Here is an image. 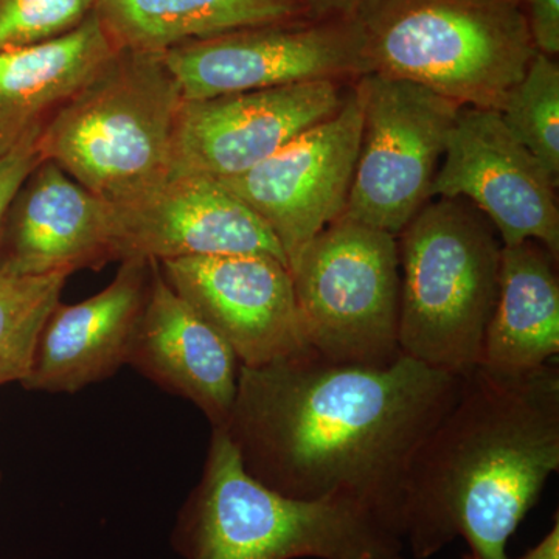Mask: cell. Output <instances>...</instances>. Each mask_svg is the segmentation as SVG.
Segmentation results:
<instances>
[{
  "label": "cell",
  "instance_id": "277c9868",
  "mask_svg": "<svg viewBox=\"0 0 559 559\" xmlns=\"http://www.w3.org/2000/svg\"><path fill=\"white\" fill-rule=\"evenodd\" d=\"M183 102L162 53L117 50L47 121L40 154L120 204L173 175Z\"/></svg>",
  "mask_w": 559,
  "mask_h": 559
},
{
  "label": "cell",
  "instance_id": "4fadbf2b",
  "mask_svg": "<svg viewBox=\"0 0 559 559\" xmlns=\"http://www.w3.org/2000/svg\"><path fill=\"white\" fill-rule=\"evenodd\" d=\"M112 260L267 255L288 266L270 227L218 179L171 175L131 200L112 204Z\"/></svg>",
  "mask_w": 559,
  "mask_h": 559
},
{
  "label": "cell",
  "instance_id": "44dd1931",
  "mask_svg": "<svg viewBox=\"0 0 559 559\" xmlns=\"http://www.w3.org/2000/svg\"><path fill=\"white\" fill-rule=\"evenodd\" d=\"M518 142L535 156L558 183L559 66L557 58L535 55L524 76L509 91L499 109Z\"/></svg>",
  "mask_w": 559,
  "mask_h": 559
},
{
  "label": "cell",
  "instance_id": "9a60e30c",
  "mask_svg": "<svg viewBox=\"0 0 559 559\" xmlns=\"http://www.w3.org/2000/svg\"><path fill=\"white\" fill-rule=\"evenodd\" d=\"M114 209L55 162L17 190L0 230V272L20 277L102 270L112 263Z\"/></svg>",
  "mask_w": 559,
  "mask_h": 559
},
{
  "label": "cell",
  "instance_id": "d6986e66",
  "mask_svg": "<svg viewBox=\"0 0 559 559\" xmlns=\"http://www.w3.org/2000/svg\"><path fill=\"white\" fill-rule=\"evenodd\" d=\"M558 260L538 241L502 246L499 290L479 366L532 370L559 353Z\"/></svg>",
  "mask_w": 559,
  "mask_h": 559
},
{
  "label": "cell",
  "instance_id": "4316f807",
  "mask_svg": "<svg viewBox=\"0 0 559 559\" xmlns=\"http://www.w3.org/2000/svg\"><path fill=\"white\" fill-rule=\"evenodd\" d=\"M520 559H559V522L558 514L555 516L554 528L544 536L539 544L530 549Z\"/></svg>",
  "mask_w": 559,
  "mask_h": 559
},
{
  "label": "cell",
  "instance_id": "9c48e42d",
  "mask_svg": "<svg viewBox=\"0 0 559 559\" xmlns=\"http://www.w3.org/2000/svg\"><path fill=\"white\" fill-rule=\"evenodd\" d=\"M162 57L187 102L314 81L352 84L371 73L358 17L240 28L187 40Z\"/></svg>",
  "mask_w": 559,
  "mask_h": 559
},
{
  "label": "cell",
  "instance_id": "6da1fadb",
  "mask_svg": "<svg viewBox=\"0 0 559 559\" xmlns=\"http://www.w3.org/2000/svg\"><path fill=\"white\" fill-rule=\"evenodd\" d=\"M463 374L401 355L382 367L312 352L240 367L223 426L253 479L294 499H342L404 540L412 460L457 399Z\"/></svg>",
  "mask_w": 559,
  "mask_h": 559
},
{
  "label": "cell",
  "instance_id": "ba28073f",
  "mask_svg": "<svg viewBox=\"0 0 559 559\" xmlns=\"http://www.w3.org/2000/svg\"><path fill=\"white\" fill-rule=\"evenodd\" d=\"M362 132L355 176L342 218L399 237L430 201L462 105L381 73L355 81Z\"/></svg>",
  "mask_w": 559,
  "mask_h": 559
},
{
  "label": "cell",
  "instance_id": "cb8c5ba5",
  "mask_svg": "<svg viewBox=\"0 0 559 559\" xmlns=\"http://www.w3.org/2000/svg\"><path fill=\"white\" fill-rule=\"evenodd\" d=\"M40 131L43 130L33 132L22 140L16 148L0 157V230L17 190L21 189L33 168L43 160L39 148Z\"/></svg>",
  "mask_w": 559,
  "mask_h": 559
},
{
  "label": "cell",
  "instance_id": "52a82bcc",
  "mask_svg": "<svg viewBox=\"0 0 559 559\" xmlns=\"http://www.w3.org/2000/svg\"><path fill=\"white\" fill-rule=\"evenodd\" d=\"M305 342L352 366L395 362L400 349L399 238L337 219L289 261Z\"/></svg>",
  "mask_w": 559,
  "mask_h": 559
},
{
  "label": "cell",
  "instance_id": "8fae6325",
  "mask_svg": "<svg viewBox=\"0 0 559 559\" xmlns=\"http://www.w3.org/2000/svg\"><path fill=\"white\" fill-rule=\"evenodd\" d=\"M557 186L499 110L462 106L430 200L463 198L487 216L502 246L538 241L558 260Z\"/></svg>",
  "mask_w": 559,
  "mask_h": 559
},
{
  "label": "cell",
  "instance_id": "83f0119b",
  "mask_svg": "<svg viewBox=\"0 0 559 559\" xmlns=\"http://www.w3.org/2000/svg\"><path fill=\"white\" fill-rule=\"evenodd\" d=\"M463 559H479V558H476V557H473V555H463Z\"/></svg>",
  "mask_w": 559,
  "mask_h": 559
},
{
  "label": "cell",
  "instance_id": "603a6c76",
  "mask_svg": "<svg viewBox=\"0 0 559 559\" xmlns=\"http://www.w3.org/2000/svg\"><path fill=\"white\" fill-rule=\"evenodd\" d=\"M97 0H0V50L61 38L90 20Z\"/></svg>",
  "mask_w": 559,
  "mask_h": 559
},
{
  "label": "cell",
  "instance_id": "7c38bea8",
  "mask_svg": "<svg viewBox=\"0 0 559 559\" xmlns=\"http://www.w3.org/2000/svg\"><path fill=\"white\" fill-rule=\"evenodd\" d=\"M353 83L314 81L183 102L173 175L229 179L270 159L347 100Z\"/></svg>",
  "mask_w": 559,
  "mask_h": 559
},
{
  "label": "cell",
  "instance_id": "7a4b0ae2",
  "mask_svg": "<svg viewBox=\"0 0 559 559\" xmlns=\"http://www.w3.org/2000/svg\"><path fill=\"white\" fill-rule=\"evenodd\" d=\"M559 471V367L463 374L457 399L412 460L404 544L429 559L457 538L479 559L507 546Z\"/></svg>",
  "mask_w": 559,
  "mask_h": 559
},
{
  "label": "cell",
  "instance_id": "e0dca14e",
  "mask_svg": "<svg viewBox=\"0 0 559 559\" xmlns=\"http://www.w3.org/2000/svg\"><path fill=\"white\" fill-rule=\"evenodd\" d=\"M127 366L173 395L190 401L212 428H223L237 396L240 360L151 261L145 305Z\"/></svg>",
  "mask_w": 559,
  "mask_h": 559
},
{
  "label": "cell",
  "instance_id": "7402d4cb",
  "mask_svg": "<svg viewBox=\"0 0 559 559\" xmlns=\"http://www.w3.org/2000/svg\"><path fill=\"white\" fill-rule=\"evenodd\" d=\"M69 275L38 277L0 272V388L21 382L31 370L44 320L61 300Z\"/></svg>",
  "mask_w": 559,
  "mask_h": 559
},
{
  "label": "cell",
  "instance_id": "d4e9b609",
  "mask_svg": "<svg viewBox=\"0 0 559 559\" xmlns=\"http://www.w3.org/2000/svg\"><path fill=\"white\" fill-rule=\"evenodd\" d=\"M520 5L536 50L547 57L559 53V0H514Z\"/></svg>",
  "mask_w": 559,
  "mask_h": 559
},
{
  "label": "cell",
  "instance_id": "3957f363",
  "mask_svg": "<svg viewBox=\"0 0 559 559\" xmlns=\"http://www.w3.org/2000/svg\"><path fill=\"white\" fill-rule=\"evenodd\" d=\"M173 530L186 559H406L404 540L342 499L304 500L253 479L223 429Z\"/></svg>",
  "mask_w": 559,
  "mask_h": 559
},
{
  "label": "cell",
  "instance_id": "5b68a950",
  "mask_svg": "<svg viewBox=\"0 0 559 559\" xmlns=\"http://www.w3.org/2000/svg\"><path fill=\"white\" fill-rule=\"evenodd\" d=\"M400 349L432 369L480 364L499 290L502 242L463 198H432L399 235Z\"/></svg>",
  "mask_w": 559,
  "mask_h": 559
},
{
  "label": "cell",
  "instance_id": "ffe728a7",
  "mask_svg": "<svg viewBox=\"0 0 559 559\" xmlns=\"http://www.w3.org/2000/svg\"><path fill=\"white\" fill-rule=\"evenodd\" d=\"M117 50L164 51L221 33L314 20L305 0H97Z\"/></svg>",
  "mask_w": 559,
  "mask_h": 559
},
{
  "label": "cell",
  "instance_id": "8992f818",
  "mask_svg": "<svg viewBox=\"0 0 559 559\" xmlns=\"http://www.w3.org/2000/svg\"><path fill=\"white\" fill-rule=\"evenodd\" d=\"M358 20L371 73L499 110L536 50L514 0H373Z\"/></svg>",
  "mask_w": 559,
  "mask_h": 559
},
{
  "label": "cell",
  "instance_id": "30bf717a",
  "mask_svg": "<svg viewBox=\"0 0 559 559\" xmlns=\"http://www.w3.org/2000/svg\"><path fill=\"white\" fill-rule=\"evenodd\" d=\"M362 106L353 83L344 106L270 159L218 179L270 227L289 261L344 216L358 162Z\"/></svg>",
  "mask_w": 559,
  "mask_h": 559
},
{
  "label": "cell",
  "instance_id": "f1b7e54d",
  "mask_svg": "<svg viewBox=\"0 0 559 559\" xmlns=\"http://www.w3.org/2000/svg\"><path fill=\"white\" fill-rule=\"evenodd\" d=\"M0 480H2V473H0Z\"/></svg>",
  "mask_w": 559,
  "mask_h": 559
},
{
  "label": "cell",
  "instance_id": "5bb4252c",
  "mask_svg": "<svg viewBox=\"0 0 559 559\" xmlns=\"http://www.w3.org/2000/svg\"><path fill=\"white\" fill-rule=\"evenodd\" d=\"M159 266L175 293L229 344L241 367H263L311 352L283 261L267 255L190 257L160 261Z\"/></svg>",
  "mask_w": 559,
  "mask_h": 559
},
{
  "label": "cell",
  "instance_id": "2e32d148",
  "mask_svg": "<svg viewBox=\"0 0 559 559\" xmlns=\"http://www.w3.org/2000/svg\"><path fill=\"white\" fill-rule=\"evenodd\" d=\"M150 278L151 261H121L100 293L79 304L58 301L44 320L22 388L76 393L127 366Z\"/></svg>",
  "mask_w": 559,
  "mask_h": 559
},
{
  "label": "cell",
  "instance_id": "ac0fdd59",
  "mask_svg": "<svg viewBox=\"0 0 559 559\" xmlns=\"http://www.w3.org/2000/svg\"><path fill=\"white\" fill-rule=\"evenodd\" d=\"M116 51L95 11L61 38L0 50V157L43 130Z\"/></svg>",
  "mask_w": 559,
  "mask_h": 559
},
{
  "label": "cell",
  "instance_id": "484cf974",
  "mask_svg": "<svg viewBox=\"0 0 559 559\" xmlns=\"http://www.w3.org/2000/svg\"><path fill=\"white\" fill-rule=\"evenodd\" d=\"M314 20H355L373 0H305Z\"/></svg>",
  "mask_w": 559,
  "mask_h": 559
}]
</instances>
